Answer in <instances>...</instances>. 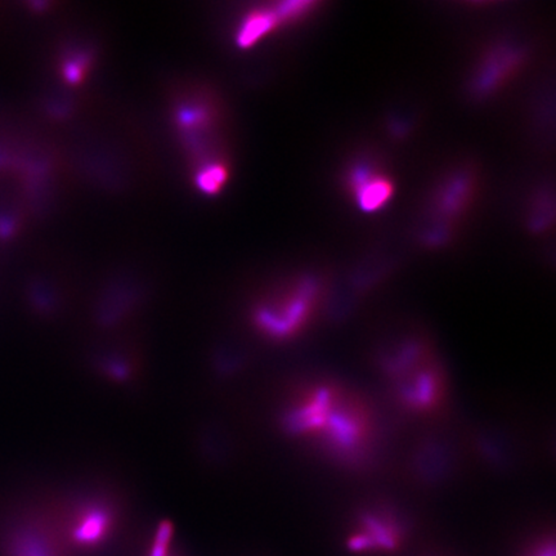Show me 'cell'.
Masks as SVG:
<instances>
[{
    "label": "cell",
    "instance_id": "obj_4",
    "mask_svg": "<svg viewBox=\"0 0 556 556\" xmlns=\"http://www.w3.org/2000/svg\"><path fill=\"white\" fill-rule=\"evenodd\" d=\"M112 517L110 511L102 507L84 510L72 527V542L78 547L92 549L105 541L111 530Z\"/></svg>",
    "mask_w": 556,
    "mask_h": 556
},
{
    "label": "cell",
    "instance_id": "obj_9",
    "mask_svg": "<svg viewBox=\"0 0 556 556\" xmlns=\"http://www.w3.org/2000/svg\"><path fill=\"white\" fill-rule=\"evenodd\" d=\"M532 556H555L554 543H543L542 546L537 549L536 552Z\"/></svg>",
    "mask_w": 556,
    "mask_h": 556
},
{
    "label": "cell",
    "instance_id": "obj_1",
    "mask_svg": "<svg viewBox=\"0 0 556 556\" xmlns=\"http://www.w3.org/2000/svg\"><path fill=\"white\" fill-rule=\"evenodd\" d=\"M282 424L291 437L350 470L370 464L379 438L378 421L360 393L325 378L301 388Z\"/></svg>",
    "mask_w": 556,
    "mask_h": 556
},
{
    "label": "cell",
    "instance_id": "obj_7",
    "mask_svg": "<svg viewBox=\"0 0 556 556\" xmlns=\"http://www.w3.org/2000/svg\"><path fill=\"white\" fill-rule=\"evenodd\" d=\"M19 556H53L51 550L46 549L39 540H25L19 545Z\"/></svg>",
    "mask_w": 556,
    "mask_h": 556
},
{
    "label": "cell",
    "instance_id": "obj_6",
    "mask_svg": "<svg viewBox=\"0 0 556 556\" xmlns=\"http://www.w3.org/2000/svg\"><path fill=\"white\" fill-rule=\"evenodd\" d=\"M365 177H360L358 174L354 176V187L357 191V197L360 208L367 211L379 209L381 205L386 203V200L392 193V187L385 179L375 178L371 179L370 174L362 171Z\"/></svg>",
    "mask_w": 556,
    "mask_h": 556
},
{
    "label": "cell",
    "instance_id": "obj_3",
    "mask_svg": "<svg viewBox=\"0 0 556 556\" xmlns=\"http://www.w3.org/2000/svg\"><path fill=\"white\" fill-rule=\"evenodd\" d=\"M320 300L321 286L318 282L304 278L280 300L256 309V328L272 340L294 339L312 325Z\"/></svg>",
    "mask_w": 556,
    "mask_h": 556
},
{
    "label": "cell",
    "instance_id": "obj_8",
    "mask_svg": "<svg viewBox=\"0 0 556 556\" xmlns=\"http://www.w3.org/2000/svg\"><path fill=\"white\" fill-rule=\"evenodd\" d=\"M171 527L169 524H163L157 530L155 545L152 547L150 556H166V549L171 541Z\"/></svg>",
    "mask_w": 556,
    "mask_h": 556
},
{
    "label": "cell",
    "instance_id": "obj_2",
    "mask_svg": "<svg viewBox=\"0 0 556 556\" xmlns=\"http://www.w3.org/2000/svg\"><path fill=\"white\" fill-rule=\"evenodd\" d=\"M381 379L400 411L426 418L442 413L447 383L440 360L419 335L393 341L378 358Z\"/></svg>",
    "mask_w": 556,
    "mask_h": 556
},
{
    "label": "cell",
    "instance_id": "obj_5",
    "mask_svg": "<svg viewBox=\"0 0 556 556\" xmlns=\"http://www.w3.org/2000/svg\"><path fill=\"white\" fill-rule=\"evenodd\" d=\"M363 530L360 532L370 540L373 547L378 546L384 550H394L398 545L400 533L395 523L390 517L379 512H367L360 517Z\"/></svg>",
    "mask_w": 556,
    "mask_h": 556
}]
</instances>
